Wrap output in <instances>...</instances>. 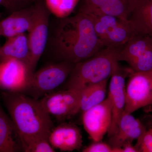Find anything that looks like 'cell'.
I'll list each match as a JSON object with an SVG mask.
<instances>
[{
  "label": "cell",
  "mask_w": 152,
  "mask_h": 152,
  "mask_svg": "<svg viewBox=\"0 0 152 152\" xmlns=\"http://www.w3.org/2000/svg\"><path fill=\"white\" fill-rule=\"evenodd\" d=\"M52 43L58 61L75 64L104 48L95 32L91 17L80 12L73 16L60 19Z\"/></svg>",
  "instance_id": "1"
},
{
  "label": "cell",
  "mask_w": 152,
  "mask_h": 152,
  "mask_svg": "<svg viewBox=\"0 0 152 152\" xmlns=\"http://www.w3.org/2000/svg\"><path fill=\"white\" fill-rule=\"evenodd\" d=\"M1 97L21 139L24 152L38 140H48L53 125L39 100L23 93L6 91Z\"/></svg>",
  "instance_id": "2"
},
{
  "label": "cell",
  "mask_w": 152,
  "mask_h": 152,
  "mask_svg": "<svg viewBox=\"0 0 152 152\" xmlns=\"http://www.w3.org/2000/svg\"><path fill=\"white\" fill-rule=\"evenodd\" d=\"M118 50L104 48L91 58L76 64L65 82V89L81 90L110 77L119 62Z\"/></svg>",
  "instance_id": "3"
},
{
  "label": "cell",
  "mask_w": 152,
  "mask_h": 152,
  "mask_svg": "<svg viewBox=\"0 0 152 152\" xmlns=\"http://www.w3.org/2000/svg\"><path fill=\"white\" fill-rule=\"evenodd\" d=\"M75 64L58 61L43 67L33 74L28 88L23 93L39 100L65 83Z\"/></svg>",
  "instance_id": "4"
},
{
  "label": "cell",
  "mask_w": 152,
  "mask_h": 152,
  "mask_svg": "<svg viewBox=\"0 0 152 152\" xmlns=\"http://www.w3.org/2000/svg\"><path fill=\"white\" fill-rule=\"evenodd\" d=\"M104 48L120 50L136 33L129 21L109 15H88Z\"/></svg>",
  "instance_id": "5"
},
{
  "label": "cell",
  "mask_w": 152,
  "mask_h": 152,
  "mask_svg": "<svg viewBox=\"0 0 152 152\" xmlns=\"http://www.w3.org/2000/svg\"><path fill=\"white\" fill-rule=\"evenodd\" d=\"M118 61H124L134 72L152 71V36L136 32L117 51Z\"/></svg>",
  "instance_id": "6"
},
{
  "label": "cell",
  "mask_w": 152,
  "mask_h": 152,
  "mask_svg": "<svg viewBox=\"0 0 152 152\" xmlns=\"http://www.w3.org/2000/svg\"><path fill=\"white\" fill-rule=\"evenodd\" d=\"M34 22L28 32L30 69L32 73L45 49L48 36L50 12L42 0L36 1Z\"/></svg>",
  "instance_id": "7"
},
{
  "label": "cell",
  "mask_w": 152,
  "mask_h": 152,
  "mask_svg": "<svg viewBox=\"0 0 152 152\" xmlns=\"http://www.w3.org/2000/svg\"><path fill=\"white\" fill-rule=\"evenodd\" d=\"M81 93V90L65 89L49 93L39 100L50 116L62 121L80 111Z\"/></svg>",
  "instance_id": "8"
},
{
  "label": "cell",
  "mask_w": 152,
  "mask_h": 152,
  "mask_svg": "<svg viewBox=\"0 0 152 152\" xmlns=\"http://www.w3.org/2000/svg\"><path fill=\"white\" fill-rule=\"evenodd\" d=\"M126 88L124 112L132 114L152 104V71L133 72L129 77Z\"/></svg>",
  "instance_id": "9"
},
{
  "label": "cell",
  "mask_w": 152,
  "mask_h": 152,
  "mask_svg": "<svg viewBox=\"0 0 152 152\" xmlns=\"http://www.w3.org/2000/svg\"><path fill=\"white\" fill-rule=\"evenodd\" d=\"M134 72L130 68L125 67L119 63L111 76L109 85L108 97L112 108V121L110 128L107 132L109 137L116 133L119 123L124 111L126 106V79Z\"/></svg>",
  "instance_id": "10"
},
{
  "label": "cell",
  "mask_w": 152,
  "mask_h": 152,
  "mask_svg": "<svg viewBox=\"0 0 152 152\" xmlns=\"http://www.w3.org/2000/svg\"><path fill=\"white\" fill-rule=\"evenodd\" d=\"M112 104L108 97L83 112L84 128L94 142L101 141L111 125Z\"/></svg>",
  "instance_id": "11"
},
{
  "label": "cell",
  "mask_w": 152,
  "mask_h": 152,
  "mask_svg": "<svg viewBox=\"0 0 152 152\" xmlns=\"http://www.w3.org/2000/svg\"><path fill=\"white\" fill-rule=\"evenodd\" d=\"M33 74L28 65L22 61H2L0 64V88L6 91L24 92Z\"/></svg>",
  "instance_id": "12"
},
{
  "label": "cell",
  "mask_w": 152,
  "mask_h": 152,
  "mask_svg": "<svg viewBox=\"0 0 152 152\" xmlns=\"http://www.w3.org/2000/svg\"><path fill=\"white\" fill-rule=\"evenodd\" d=\"M137 0H80L79 12L88 15H109L128 21Z\"/></svg>",
  "instance_id": "13"
},
{
  "label": "cell",
  "mask_w": 152,
  "mask_h": 152,
  "mask_svg": "<svg viewBox=\"0 0 152 152\" xmlns=\"http://www.w3.org/2000/svg\"><path fill=\"white\" fill-rule=\"evenodd\" d=\"M49 141L54 149L61 151L70 152L80 150L83 144L80 130L71 123H63L52 129Z\"/></svg>",
  "instance_id": "14"
},
{
  "label": "cell",
  "mask_w": 152,
  "mask_h": 152,
  "mask_svg": "<svg viewBox=\"0 0 152 152\" xmlns=\"http://www.w3.org/2000/svg\"><path fill=\"white\" fill-rule=\"evenodd\" d=\"M35 16V4L14 11L0 22V36L9 38L28 32L34 24Z\"/></svg>",
  "instance_id": "15"
},
{
  "label": "cell",
  "mask_w": 152,
  "mask_h": 152,
  "mask_svg": "<svg viewBox=\"0 0 152 152\" xmlns=\"http://www.w3.org/2000/svg\"><path fill=\"white\" fill-rule=\"evenodd\" d=\"M146 127L132 114L123 113L116 134L109 137V144L113 148H121L125 143L138 138Z\"/></svg>",
  "instance_id": "16"
},
{
  "label": "cell",
  "mask_w": 152,
  "mask_h": 152,
  "mask_svg": "<svg viewBox=\"0 0 152 152\" xmlns=\"http://www.w3.org/2000/svg\"><path fill=\"white\" fill-rule=\"evenodd\" d=\"M21 151L23 148L20 134L0 104V152Z\"/></svg>",
  "instance_id": "17"
},
{
  "label": "cell",
  "mask_w": 152,
  "mask_h": 152,
  "mask_svg": "<svg viewBox=\"0 0 152 152\" xmlns=\"http://www.w3.org/2000/svg\"><path fill=\"white\" fill-rule=\"evenodd\" d=\"M29 58L28 35L25 33L8 38L5 43L0 47V60L2 61L18 60L24 62L29 66Z\"/></svg>",
  "instance_id": "18"
},
{
  "label": "cell",
  "mask_w": 152,
  "mask_h": 152,
  "mask_svg": "<svg viewBox=\"0 0 152 152\" xmlns=\"http://www.w3.org/2000/svg\"><path fill=\"white\" fill-rule=\"evenodd\" d=\"M128 20L137 32L152 36V2L137 0Z\"/></svg>",
  "instance_id": "19"
},
{
  "label": "cell",
  "mask_w": 152,
  "mask_h": 152,
  "mask_svg": "<svg viewBox=\"0 0 152 152\" xmlns=\"http://www.w3.org/2000/svg\"><path fill=\"white\" fill-rule=\"evenodd\" d=\"M108 80L91 85L81 90L80 111L84 112L105 99Z\"/></svg>",
  "instance_id": "20"
},
{
  "label": "cell",
  "mask_w": 152,
  "mask_h": 152,
  "mask_svg": "<svg viewBox=\"0 0 152 152\" xmlns=\"http://www.w3.org/2000/svg\"><path fill=\"white\" fill-rule=\"evenodd\" d=\"M47 8L59 19L69 16L80 0H45Z\"/></svg>",
  "instance_id": "21"
},
{
  "label": "cell",
  "mask_w": 152,
  "mask_h": 152,
  "mask_svg": "<svg viewBox=\"0 0 152 152\" xmlns=\"http://www.w3.org/2000/svg\"><path fill=\"white\" fill-rule=\"evenodd\" d=\"M137 140L134 147L138 152H152V128L147 130Z\"/></svg>",
  "instance_id": "22"
},
{
  "label": "cell",
  "mask_w": 152,
  "mask_h": 152,
  "mask_svg": "<svg viewBox=\"0 0 152 152\" xmlns=\"http://www.w3.org/2000/svg\"><path fill=\"white\" fill-rule=\"evenodd\" d=\"M26 152H54L55 149L48 140L41 139L34 142L28 147Z\"/></svg>",
  "instance_id": "23"
},
{
  "label": "cell",
  "mask_w": 152,
  "mask_h": 152,
  "mask_svg": "<svg viewBox=\"0 0 152 152\" xmlns=\"http://www.w3.org/2000/svg\"><path fill=\"white\" fill-rule=\"evenodd\" d=\"M83 152H122V148H113L109 144L94 142L83 150Z\"/></svg>",
  "instance_id": "24"
},
{
  "label": "cell",
  "mask_w": 152,
  "mask_h": 152,
  "mask_svg": "<svg viewBox=\"0 0 152 152\" xmlns=\"http://www.w3.org/2000/svg\"><path fill=\"white\" fill-rule=\"evenodd\" d=\"M122 152H138L135 147L132 145V142H128L122 147Z\"/></svg>",
  "instance_id": "25"
},
{
  "label": "cell",
  "mask_w": 152,
  "mask_h": 152,
  "mask_svg": "<svg viewBox=\"0 0 152 152\" xmlns=\"http://www.w3.org/2000/svg\"><path fill=\"white\" fill-rule=\"evenodd\" d=\"M17 2V6L18 8H20V9L25 8L26 6L27 5L28 3L30 2L31 0H16Z\"/></svg>",
  "instance_id": "26"
},
{
  "label": "cell",
  "mask_w": 152,
  "mask_h": 152,
  "mask_svg": "<svg viewBox=\"0 0 152 152\" xmlns=\"http://www.w3.org/2000/svg\"><path fill=\"white\" fill-rule=\"evenodd\" d=\"M0 6H3L7 9H11V6L7 0H0Z\"/></svg>",
  "instance_id": "27"
},
{
  "label": "cell",
  "mask_w": 152,
  "mask_h": 152,
  "mask_svg": "<svg viewBox=\"0 0 152 152\" xmlns=\"http://www.w3.org/2000/svg\"><path fill=\"white\" fill-rule=\"evenodd\" d=\"M150 126H151V128H152V121L150 123Z\"/></svg>",
  "instance_id": "28"
},
{
  "label": "cell",
  "mask_w": 152,
  "mask_h": 152,
  "mask_svg": "<svg viewBox=\"0 0 152 152\" xmlns=\"http://www.w3.org/2000/svg\"><path fill=\"white\" fill-rule=\"evenodd\" d=\"M36 1H39V0H34Z\"/></svg>",
  "instance_id": "29"
},
{
  "label": "cell",
  "mask_w": 152,
  "mask_h": 152,
  "mask_svg": "<svg viewBox=\"0 0 152 152\" xmlns=\"http://www.w3.org/2000/svg\"><path fill=\"white\" fill-rule=\"evenodd\" d=\"M150 1H152V0H150Z\"/></svg>",
  "instance_id": "30"
},
{
  "label": "cell",
  "mask_w": 152,
  "mask_h": 152,
  "mask_svg": "<svg viewBox=\"0 0 152 152\" xmlns=\"http://www.w3.org/2000/svg\"><path fill=\"white\" fill-rule=\"evenodd\" d=\"M0 37H1V36H0Z\"/></svg>",
  "instance_id": "31"
}]
</instances>
